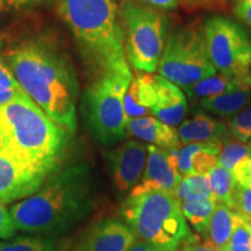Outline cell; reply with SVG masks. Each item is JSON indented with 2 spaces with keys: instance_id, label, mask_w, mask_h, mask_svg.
<instances>
[{
  "instance_id": "cell-1",
  "label": "cell",
  "mask_w": 251,
  "mask_h": 251,
  "mask_svg": "<svg viewBox=\"0 0 251 251\" xmlns=\"http://www.w3.org/2000/svg\"><path fill=\"white\" fill-rule=\"evenodd\" d=\"M6 59L27 96L55 124L74 134L79 86L67 56L54 43L35 39L20 43Z\"/></svg>"
},
{
  "instance_id": "cell-6",
  "label": "cell",
  "mask_w": 251,
  "mask_h": 251,
  "mask_svg": "<svg viewBox=\"0 0 251 251\" xmlns=\"http://www.w3.org/2000/svg\"><path fill=\"white\" fill-rule=\"evenodd\" d=\"M131 78L130 69L108 72L99 76L84 92L81 117L93 139L102 146H117L127 137L124 101Z\"/></svg>"
},
{
  "instance_id": "cell-24",
  "label": "cell",
  "mask_w": 251,
  "mask_h": 251,
  "mask_svg": "<svg viewBox=\"0 0 251 251\" xmlns=\"http://www.w3.org/2000/svg\"><path fill=\"white\" fill-rule=\"evenodd\" d=\"M211 184L212 196L218 203H224L229 208H234V194L236 190V181L227 169L216 165L207 174ZM234 211V209H233Z\"/></svg>"
},
{
  "instance_id": "cell-35",
  "label": "cell",
  "mask_w": 251,
  "mask_h": 251,
  "mask_svg": "<svg viewBox=\"0 0 251 251\" xmlns=\"http://www.w3.org/2000/svg\"><path fill=\"white\" fill-rule=\"evenodd\" d=\"M42 1L43 0H0V14L31 7Z\"/></svg>"
},
{
  "instance_id": "cell-12",
  "label": "cell",
  "mask_w": 251,
  "mask_h": 251,
  "mask_svg": "<svg viewBox=\"0 0 251 251\" xmlns=\"http://www.w3.org/2000/svg\"><path fill=\"white\" fill-rule=\"evenodd\" d=\"M45 177L0 155V201L11 203L35 193Z\"/></svg>"
},
{
  "instance_id": "cell-15",
  "label": "cell",
  "mask_w": 251,
  "mask_h": 251,
  "mask_svg": "<svg viewBox=\"0 0 251 251\" xmlns=\"http://www.w3.org/2000/svg\"><path fill=\"white\" fill-rule=\"evenodd\" d=\"M224 143L220 141L188 143L178 149V164L181 176L207 175L218 165Z\"/></svg>"
},
{
  "instance_id": "cell-28",
  "label": "cell",
  "mask_w": 251,
  "mask_h": 251,
  "mask_svg": "<svg viewBox=\"0 0 251 251\" xmlns=\"http://www.w3.org/2000/svg\"><path fill=\"white\" fill-rule=\"evenodd\" d=\"M228 129L234 140L247 143L251 140V105L234 115L228 122Z\"/></svg>"
},
{
  "instance_id": "cell-4",
  "label": "cell",
  "mask_w": 251,
  "mask_h": 251,
  "mask_svg": "<svg viewBox=\"0 0 251 251\" xmlns=\"http://www.w3.org/2000/svg\"><path fill=\"white\" fill-rule=\"evenodd\" d=\"M56 8L87 63L100 76L130 69L114 0H56Z\"/></svg>"
},
{
  "instance_id": "cell-20",
  "label": "cell",
  "mask_w": 251,
  "mask_h": 251,
  "mask_svg": "<svg viewBox=\"0 0 251 251\" xmlns=\"http://www.w3.org/2000/svg\"><path fill=\"white\" fill-rule=\"evenodd\" d=\"M243 220L244 218L242 215L229 208L228 206L224 205V203H216L211 221H209L206 236L215 247L224 251L235 228Z\"/></svg>"
},
{
  "instance_id": "cell-5",
  "label": "cell",
  "mask_w": 251,
  "mask_h": 251,
  "mask_svg": "<svg viewBox=\"0 0 251 251\" xmlns=\"http://www.w3.org/2000/svg\"><path fill=\"white\" fill-rule=\"evenodd\" d=\"M121 215L141 240L161 251H176L191 236L174 193L155 190L129 194L121 206Z\"/></svg>"
},
{
  "instance_id": "cell-27",
  "label": "cell",
  "mask_w": 251,
  "mask_h": 251,
  "mask_svg": "<svg viewBox=\"0 0 251 251\" xmlns=\"http://www.w3.org/2000/svg\"><path fill=\"white\" fill-rule=\"evenodd\" d=\"M0 251H56L49 238L39 236H18L11 241L0 242Z\"/></svg>"
},
{
  "instance_id": "cell-33",
  "label": "cell",
  "mask_w": 251,
  "mask_h": 251,
  "mask_svg": "<svg viewBox=\"0 0 251 251\" xmlns=\"http://www.w3.org/2000/svg\"><path fill=\"white\" fill-rule=\"evenodd\" d=\"M233 12L241 23L251 29V0H234Z\"/></svg>"
},
{
  "instance_id": "cell-34",
  "label": "cell",
  "mask_w": 251,
  "mask_h": 251,
  "mask_svg": "<svg viewBox=\"0 0 251 251\" xmlns=\"http://www.w3.org/2000/svg\"><path fill=\"white\" fill-rule=\"evenodd\" d=\"M184 251H221L211 241L201 240L199 236L191 235L184 242Z\"/></svg>"
},
{
  "instance_id": "cell-14",
  "label": "cell",
  "mask_w": 251,
  "mask_h": 251,
  "mask_svg": "<svg viewBox=\"0 0 251 251\" xmlns=\"http://www.w3.org/2000/svg\"><path fill=\"white\" fill-rule=\"evenodd\" d=\"M155 89L156 98L150 113L171 127L179 126L187 112V100L184 92L179 86L159 75H155Z\"/></svg>"
},
{
  "instance_id": "cell-22",
  "label": "cell",
  "mask_w": 251,
  "mask_h": 251,
  "mask_svg": "<svg viewBox=\"0 0 251 251\" xmlns=\"http://www.w3.org/2000/svg\"><path fill=\"white\" fill-rule=\"evenodd\" d=\"M251 91H233L200 99L205 111L222 118H233L249 103Z\"/></svg>"
},
{
  "instance_id": "cell-11",
  "label": "cell",
  "mask_w": 251,
  "mask_h": 251,
  "mask_svg": "<svg viewBox=\"0 0 251 251\" xmlns=\"http://www.w3.org/2000/svg\"><path fill=\"white\" fill-rule=\"evenodd\" d=\"M112 181L119 193L131 191L142 178L147 163V146L128 140L106 153Z\"/></svg>"
},
{
  "instance_id": "cell-2",
  "label": "cell",
  "mask_w": 251,
  "mask_h": 251,
  "mask_svg": "<svg viewBox=\"0 0 251 251\" xmlns=\"http://www.w3.org/2000/svg\"><path fill=\"white\" fill-rule=\"evenodd\" d=\"M69 134L26 93L0 106V155L45 178L61 166Z\"/></svg>"
},
{
  "instance_id": "cell-32",
  "label": "cell",
  "mask_w": 251,
  "mask_h": 251,
  "mask_svg": "<svg viewBox=\"0 0 251 251\" xmlns=\"http://www.w3.org/2000/svg\"><path fill=\"white\" fill-rule=\"evenodd\" d=\"M17 227H15L11 212L5 207V203L0 201V240H5L14 236Z\"/></svg>"
},
{
  "instance_id": "cell-13",
  "label": "cell",
  "mask_w": 251,
  "mask_h": 251,
  "mask_svg": "<svg viewBox=\"0 0 251 251\" xmlns=\"http://www.w3.org/2000/svg\"><path fill=\"white\" fill-rule=\"evenodd\" d=\"M136 241L129 226L114 219H105L89 229L80 251H127Z\"/></svg>"
},
{
  "instance_id": "cell-31",
  "label": "cell",
  "mask_w": 251,
  "mask_h": 251,
  "mask_svg": "<svg viewBox=\"0 0 251 251\" xmlns=\"http://www.w3.org/2000/svg\"><path fill=\"white\" fill-rule=\"evenodd\" d=\"M228 0H179V5L188 13L198 11L225 9Z\"/></svg>"
},
{
  "instance_id": "cell-19",
  "label": "cell",
  "mask_w": 251,
  "mask_h": 251,
  "mask_svg": "<svg viewBox=\"0 0 251 251\" xmlns=\"http://www.w3.org/2000/svg\"><path fill=\"white\" fill-rule=\"evenodd\" d=\"M218 164L230 172L238 186H251V149L236 140L224 142Z\"/></svg>"
},
{
  "instance_id": "cell-30",
  "label": "cell",
  "mask_w": 251,
  "mask_h": 251,
  "mask_svg": "<svg viewBox=\"0 0 251 251\" xmlns=\"http://www.w3.org/2000/svg\"><path fill=\"white\" fill-rule=\"evenodd\" d=\"M234 211L251 222V186H236L234 194Z\"/></svg>"
},
{
  "instance_id": "cell-17",
  "label": "cell",
  "mask_w": 251,
  "mask_h": 251,
  "mask_svg": "<svg viewBox=\"0 0 251 251\" xmlns=\"http://www.w3.org/2000/svg\"><path fill=\"white\" fill-rule=\"evenodd\" d=\"M178 135L181 146L206 141H220L224 143L231 136L228 125L205 113H197L191 119L181 122L178 128Z\"/></svg>"
},
{
  "instance_id": "cell-37",
  "label": "cell",
  "mask_w": 251,
  "mask_h": 251,
  "mask_svg": "<svg viewBox=\"0 0 251 251\" xmlns=\"http://www.w3.org/2000/svg\"><path fill=\"white\" fill-rule=\"evenodd\" d=\"M127 251H161L158 250L157 248H155L151 244H149L148 242H144V241H135V242L131 244L129 247V249Z\"/></svg>"
},
{
  "instance_id": "cell-10",
  "label": "cell",
  "mask_w": 251,
  "mask_h": 251,
  "mask_svg": "<svg viewBox=\"0 0 251 251\" xmlns=\"http://www.w3.org/2000/svg\"><path fill=\"white\" fill-rule=\"evenodd\" d=\"M147 152L148 157L142 178L129 194L155 190L174 193L183 179L178 164V149H164L149 144Z\"/></svg>"
},
{
  "instance_id": "cell-25",
  "label": "cell",
  "mask_w": 251,
  "mask_h": 251,
  "mask_svg": "<svg viewBox=\"0 0 251 251\" xmlns=\"http://www.w3.org/2000/svg\"><path fill=\"white\" fill-rule=\"evenodd\" d=\"M26 93L9 68L4 55V42L0 40V106L11 102Z\"/></svg>"
},
{
  "instance_id": "cell-36",
  "label": "cell",
  "mask_w": 251,
  "mask_h": 251,
  "mask_svg": "<svg viewBox=\"0 0 251 251\" xmlns=\"http://www.w3.org/2000/svg\"><path fill=\"white\" fill-rule=\"evenodd\" d=\"M142 4L158 11H175L179 7V0H137Z\"/></svg>"
},
{
  "instance_id": "cell-21",
  "label": "cell",
  "mask_w": 251,
  "mask_h": 251,
  "mask_svg": "<svg viewBox=\"0 0 251 251\" xmlns=\"http://www.w3.org/2000/svg\"><path fill=\"white\" fill-rule=\"evenodd\" d=\"M185 92L191 99H203L208 97L218 96L226 92L233 91H251L246 84L236 79V78L228 76V75L218 72L214 76L205 78L199 83L184 89Z\"/></svg>"
},
{
  "instance_id": "cell-38",
  "label": "cell",
  "mask_w": 251,
  "mask_h": 251,
  "mask_svg": "<svg viewBox=\"0 0 251 251\" xmlns=\"http://www.w3.org/2000/svg\"><path fill=\"white\" fill-rule=\"evenodd\" d=\"M249 147H250V149H251V140H250V142H249Z\"/></svg>"
},
{
  "instance_id": "cell-29",
  "label": "cell",
  "mask_w": 251,
  "mask_h": 251,
  "mask_svg": "<svg viewBox=\"0 0 251 251\" xmlns=\"http://www.w3.org/2000/svg\"><path fill=\"white\" fill-rule=\"evenodd\" d=\"M224 251H251V222L244 219L235 228Z\"/></svg>"
},
{
  "instance_id": "cell-9",
  "label": "cell",
  "mask_w": 251,
  "mask_h": 251,
  "mask_svg": "<svg viewBox=\"0 0 251 251\" xmlns=\"http://www.w3.org/2000/svg\"><path fill=\"white\" fill-rule=\"evenodd\" d=\"M209 56L218 72L251 89V34L236 21L212 15L202 24Z\"/></svg>"
},
{
  "instance_id": "cell-26",
  "label": "cell",
  "mask_w": 251,
  "mask_h": 251,
  "mask_svg": "<svg viewBox=\"0 0 251 251\" xmlns=\"http://www.w3.org/2000/svg\"><path fill=\"white\" fill-rule=\"evenodd\" d=\"M174 194L179 200V202L190 199V198L212 196L208 176L201 175L184 177L179 185L176 187Z\"/></svg>"
},
{
  "instance_id": "cell-18",
  "label": "cell",
  "mask_w": 251,
  "mask_h": 251,
  "mask_svg": "<svg viewBox=\"0 0 251 251\" xmlns=\"http://www.w3.org/2000/svg\"><path fill=\"white\" fill-rule=\"evenodd\" d=\"M155 98V75L137 71L131 78L125 96L124 105L127 120L149 115Z\"/></svg>"
},
{
  "instance_id": "cell-16",
  "label": "cell",
  "mask_w": 251,
  "mask_h": 251,
  "mask_svg": "<svg viewBox=\"0 0 251 251\" xmlns=\"http://www.w3.org/2000/svg\"><path fill=\"white\" fill-rule=\"evenodd\" d=\"M127 133L159 148L179 149L181 147L178 130L155 117L147 115L129 120L127 122Z\"/></svg>"
},
{
  "instance_id": "cell-8",
  "label": "cell",
  "mask_w": 251,
  "mask_h": 251,
  "mask_svg": "<svg viewBox=\"0 0 251 251\" xmlns=\"http://www.w3.org/2000/svg\"><path fill=\"white\" fill-rule=\"evenodd\" d=\"M157 70L159 76L183 90L218 74L199 21L176 28L169 34Z\"/></svg>"
},
{
  "instance_id": "cell-3",
  "label": "cell",
  "mask_w": 251,
  "mask_h": 251,
  "mask_svg": "<svg viewBox=\"0 0 251 251\" xmlns=\"http://www.w3.org/2000/svg\"><path fill=\"white\" fill-rule=\"evenodd\" d=\"M93 206L91 169L87 164H78L52 176L9 212L17 230L58 235L89 215Z\"/></svg>"
},
{
  "instance_id": "cell-7",
  "label": "cell",
  "mask_w": 251,
  "mask_h": 251,
  "mask_svg": "<svg viewBox=\"0 0 251 251\" xmlns=\"http://www.w3.org/2000/svg\"><path fill=\"white\" fill-rule=\"evenodd\" d=\"M119 12L128 63L136 71L153 74L168 40V17L137 0H124Z\"/></svg>"
},
{
  "instance_id": "cell-23",
  "label": "cell",
  "mask_w": 251,
  "mask_h": 251,
  "mask_svg": "<svg viewBox=\"0 0 251 251\" xmlns=\"http://www.w3.org/2000/svg\"><path fill=\"white\" fill-rule=\"evenodd\" d=\"M216 203L213 196H202L184 200L180 202V207L184 218L197 229L198 233L206 236Z\"/></svg>"
}]
</instances>
